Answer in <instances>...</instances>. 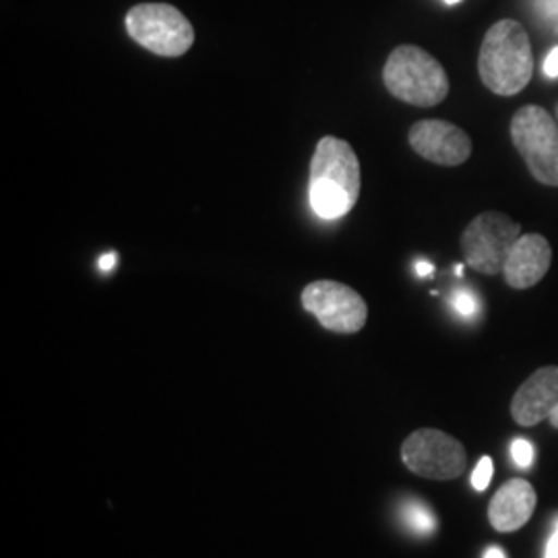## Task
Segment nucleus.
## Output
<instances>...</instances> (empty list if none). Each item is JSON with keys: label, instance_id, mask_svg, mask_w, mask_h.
Returning a JSON list of instances; mask_svg holds the SVG:
<instances>
[{"label": "nucleus", "instance_id": "f3484780", "mask_svg": "<svg viewBox=\"0 0 558 558\" xmlns=\"http://www.w3.org/2000/svg\"><path fill=\"white\" fill-rule=\"evenodd\" d=\"M534 9L548 23H558V0H534Z\"/></svg>", "mask_w": 558, "mask_h": 558}, {"label": "nucleus", "instance_id": "5701e85b", "mask_svg": "<svg viewBox=\"0 0 558 558\" xmlns=\"http://www.w3.org/2000/svg\"><path fill=\"white\" fill-rule=\"evenodd\" d=\"M548 422H550V426H555V428H558V405L555 408V412L550 414V418H548Z\"/></svg>", "mask_w": 558, "mask_h": 558}, {"label": "nucleus", "instance_id": "6e6552de", "mask_svg": "<svg viewBox=\"0 0 558 558\" xmlns=\"http://www.w3.org/2000/svg\"><path fill=\"white\" fill-rule=\"evenodd\" d=\"M410 472L428 480H456L468 468L465 447L437 428H420L401 445Z\"/></svg>", "mask_w": 558, "mask_h": 558}, {"label": "nucleus", "instance_id": "9d476101", "mask_svg": "<svg viewBox=\"0 0 558 558\" xmlns=\"http://www.w3.org/2000/svg\"><path fill=\"white\" fill-rule=\"evenodd\" d=\"M557 405L558 366H544L519 387L511 401V416L519 426L530 428L550 418Z\"/></svg>", "mask_w": 558, "mask_h": 558}, {"label": "nucleus", "instance_id": "dca6fc26", "mask_svg": "<svg viewBox=\"0 0 558 558\" xmlns=\"http://www.w3.org/2000/svg\"><path fill=\"white\" fill-rule=\"evenodd\" d=\"M511 458L518 463L519 468H530L532 461H534V447H532V442L525 439L513 440Z\"/></svg>", "mask_w": 558, "mask_h": 558}, {"label": "nucleus", "instance_id": "393cba45", "mask_svg": "<svg viewBox=\"0 0 558 558\" xmlns=\"http://www.w3.org/2000/svg\"><path fill=\"white\" fill-rule=\"evenodd\" d=\"M456 271H458V276H461V274H463V265H458V269H456Z\"/></svg>", "mask_w": 558, "mask_h": 558}, {"label": "nucleus", "instance_id": "f257e3e1", "mask_svg": "<svg viewBox=\"0 0 558 558\" xmlns=\"http://www.w3.org/2000/svg\"><path fill=\"white\" fill-rule=\"evenodd\" d=\"M362 174L354 147L339 137H323L311 160L308 201L323 220H339L360 199Z\"/></svg>", "mask_w": 558, "mask_h": 558}, {"label": "nucleus", "instance_id": "39448f33", "mask_svg": "<svg viewBox=\"0 0 558 558\" xmlns=\"http://www.w3.org/2000/svg\"><path fill=\"white\" fill-rule=\"evenodd\" d=\"M511 141L534 179L558 186V126L546 108H519L511 119Z\"/></svg>", "mask_w": 558, "mask_h": 558}, {"label": "nucleus", "instance_id": "f03ea898", "mask_svg": "<svg viewBox=\"0 0 558 558\" xmlns=\"http://www.w3.org/2000/svg\"><path fill=\"white\" fill-rule=\"evenodd\" d=\"M534 50L525 27L515 20H500L486 32L478 54L484 87L502 98L518 96L534 77Z\"/></svg>", "mask_w": 558, "mask_h": 558}, {"label": "nucleus", "instance_id": "a211bd4d", "mask_svg": "<svg viewBox=\"0 0 558 558\" xmlns=\"http://www.w3.org/2000/svg\"><path fill=\"white\" fill-rule=\"evenodd\" d=\"M544 75L548 80H558V46H555L544 60Z\"/></svg>", "mask_w": 558, "mask_h": 558}, {"label": "nucleus", "instance_id": "7ed1b4c3", "mask_svg": "<svg viewBox=\"0 0 558 558\" xmlns=\"http://www.w3.org/2000/svg\"><path fill=\"white\" fill-rule=\"evenodd\" d=\"M383 83L393 98L418 108L439 106L451 89L439 60L414 44H401L389 54Z\"/></svg>", "mask_w": 558, "mask_h": 558}, {"label": "nucleus", "instance_id": "4468645a", "mask_svg": "<svg viewBox=\"0 0 558 558\" xmlns=\"http://www.w3.org/2000/svg\"><path fill=\"white\" fill-rule=\"evenodd\" d=\"M493 474H495V463H493V459L488 458V456H484V458L480 459L478 465H476V470L472 474V486L478 493H484L490 486V482H493Z\"/></svg>", "mask_w": 558, "mask_h": 558}, {"label": "nucleus", "instance_id": "423d86ee", "mask_svg": "<svg viewBox=\"0 0 558 558\" xmlns=\"http://www.w3.org/2000/svg\"><path fill=\"white\" fill-rule=\"evenodd\" d=\"M521 223L500 211H486L468 223L459 246L465 263L482 276H499L513 244L521 236Z\"/></svg>", "mask_w": 558, "mask_h": 558}, {"label": "nucleus", "instance_id": "20e7f679", "mask_svg": "<svg viewBox=\"0 0 558 558\" xmlns=\"http://www.w3.org/2000/svg\"><path fill=\"white\" fill-rule=\"evenodd\" d=\"M124 27L131 40L163 59H179L195 44L191 21L166 2L135 4L124 17Z\"/></svg>", "mask_w": 558, "mask_h": 558}, {"label": "nucleus", "instance_id": "412c9836", "mask_svg": "<svg viewBox=\"0 0 558 558\" xmlns=\"http://www.w3.org/2000/svg\"><path fill=\"white\" fill-rule=\"evenodd\" d=\"M114 255H104L100 259V269L101 271H110L112 267H114Z\"/></svg>", "mask_w": 558, "mask_h": 558}, {"label": "nucleus", "instance_id": "a878e982", "mask_svg": "<svg viewBox=\"0 0 558 558\" xmlns=\"http://www.w3.org/2000/svg\"><path fill=\"white\" fill-rule=\"evenodd\" d=\"M555 34H557V38H558V23H557V27H555Z\"/></svg>", "mask_w": 558, "mask_h": 558}, {"label": "nucleus", "instance_id": "f8f14e48", "mask_svg": "<svg viewBox=\"0 0 558 558\" xmlns=\"http://www.w3.org/2000/svg\"><path fill=\"white\" fill-rule=\"evenodd\" d=\"M536 502V490L527 480H509L495 493L488 505L490 525L500 534L518 532L534 515Z\"/></svg>", "mask_w": 558, "mask_h": 558}, {"label": "nucleus", "instance_id": "4be33fe9", "mask_svg": "<svg viewBox=\"0 0 558 558\" xmlns=\"http://www.w3.org/2000/svg\"><path fill=\"white\" fill-rule=\"evenodd\" d=\"M484 558H507L505 557V553L500 550V548H490L486 555H484Z\"/></svg>", "mask_w": 558, "mask_h": 558}, {"label": "nucleus", "instance_id": "9b49d317", "mask_svg": "<svg viewBox=\"0 0 558 558\" xmlns=\"http://www.w3.org/2000/svg\"><path fill=\"white\" fill-rule=\"evenodd\" d=\"M553 265V246L542 234H521L513 244L502 278L513 290L534 288Z\"/></svg>", "mask_w": 558, "mask_h": 558}, {"label": "nucleus", "instance_id": "2eb2a0df", "mask_svg": "<svg viewBox=\"0 0 558 558\" xmlns=\"http://www.w3.org/2000/svg\"><path fill=\"white\" fill-rule=\"evenodd\" d=\"M453 308L461 317H474L478 313V299L470 290H458L453 294Z\"/></svg>", "mask_w": 558, "mask_h": 558}, {"label": "nucleus", "instance_id": "0eeeda50", "mask_svg": "<svg viewBox=\"0 0 558 558\" xmlns=\"http://www.w3.org/2000/svg\"><path fill=\"white\" fill-rule=\"evenodd\" d=\"M302 306L315 315L327 331L352 336L368 320V306L359 292L345 283L319 279L302 290Z\"/></svg>", "mask_w": 558, "mask_h": 558}, {"label": "nucleus", "instance_id": "1a4fd4ad", "mask_svg": "<svg viewBox=\"0 0 558 558\" xmlns=\"http://www.w3.org/2000/svg\"><path fill=\"white\" fill-rule=\"evenodd\" d=\"M408 141L420 158L445 168H456L472 158L470 135L447 120H418L412 124Z\"/></svg>", "mask_w": 558, "mask_h": 558}, {"label": "nucleus", "instance_id": "ddd939ff", "mask_svg": "<svg viewBox=\"0 0 558 558\" xmlns=\"http://www.w3.org/2000/svg\"><path fill=\"white\" fill-rule=\"evenodd\" d=\"M401 518L405 527L418 536H428L437 530L435 513L418 500H408L401 509Z\"/></svg>", "mask_w": 558, "mask_h": 558}, {"label": "nucleus", "instance_id": "b1692460", "mask_svg": "<svg viewBox=\"0 0 558 558\" xmlns=\"http://www.w3.org/2000/svg\"><path fill=\"white\" fill-rule=\"evenodd\" d=\"M442 2H445V4H447V7H453V4H459V2H461V0H442Z\"/></svg>", "mask_w": 558, "mask_h": 558}, {"label": "nucleus", "instance_id": "6ab92c4d", "mask_svg": "<svg viewBox=\"0 0 558 558\" xmlns=\"http://www.w3.org/2000/svg\"><path fill=\"white\" fill-rule=\"evenodd\" d=\"M544 558H558V527L557 532L548 539V544H546V555H544Z\"/></svg>", "mask_w": 558, "mask_h": 558}, {"label": "nucleus", "instance_id": "aec40b11", "mask_svg": "<svg viewBox=\"0 0 558 558\" xmlns=\"http://www.w3.org/2000/svg\"><path fill=\"white\" fill-rule=\"evenodd\" d=\"M416 271H418L420 278H424V276H430L435 271V267L430 263H426V260H420L418 265H416Z\"/></svg>", "mask_w": 558, "mask_h": 558}]
</instances>
